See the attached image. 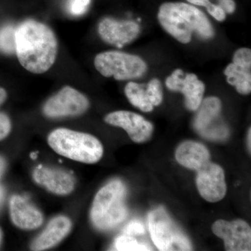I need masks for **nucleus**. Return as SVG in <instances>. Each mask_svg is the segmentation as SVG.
<instances>
[{"instance_id": "1", "label": "nucleus", "mask_w": 251, "mask_h": 251, "mask_svg": "<svg viewBox=\"0 0 251 251\" xmlns=\"http://www.w3.org/2000/svg\"><path fill=\"white\" fill-rule=\"evenodd\" d=\"M16 53L22 67L32 74H44L53 65L57 57V38L53 31L33 20L24 21L16 28Z\"/></svg>"}, {"instance_id": "2", "label": "nucleus", "mask_w": 251, "mask_h": 251, "mask_svg": "<svg viewBox=\"0 0 251 251\" xmlns=\"http://www.w3.org/2000/svg\"><path fill=\"white\" fill-rule=\"evenodd\" d=\"M158 20L163 29L181 44L191 42L193 34L204 40L214 36V28L206 15L186 3H163L158 9Z\"/></svg>"}, {"instance_id": "3", "label": "nucleus", "mask_w": 251, "mask_h": 251, "mask_svg": "<svg viewBox=\"0 0 251 251\" xmlns=\"http://www.w3.org/2000/svg\"><path fill=\"white\" fill-rule=\"evenodd\" d=\"M126 195V188L120 180H113L100 188L91 209V219L97 229L108 230L125 221L128 214Z\"/></svg>"}, {"instance_id": "4", "label": "nucleus", "mask_w": 251, "mask_h": 251, "mask_svg": "<svg viewBox=\"0 0 251 251\" xmlns=\"http://www.w3.org/2000/svg\"><path fill=\"white\" fill-rule=\"evenodd\" d=\"M48 141L54 151L74 161L93 164L103 156L102 144L87 133L58 128L49 135Z\"/></svg>"}, {"instance_id": "5", "label": "nucleus", "mask_w": 251, "mask_h": 251, "mask_svg": "<svg viewBox=\"0 0 251 251\" xmlns=\"http://www.w3.org/2000/svg\"><path fill=\"white\" fill-rule=\"evenodd\" d=\"M148 225L151 239L158 250H192L189 239L162 206L150 211Z\"/></svg>"}, {"instance_id": "6", "label": "nucleus", "mask_w": 251, "mask_h": 251, "mask_svg": "<svg viewBox=\"0 0 251 251\" xmlns=\"http://www.w3.org/2000/svg\"><path fill=\"white\" fill-rule=\"evenodd\" d=\"M94 67L103 76L113 77L117 80L139 78L148 70L146 63L140 57L120 51H107L97 54Z\"/></svg>"}, {"instance_id": "7", "label": "nucleus", "mask_w": 251, "mask_h": 251, "mask_svg": "<svg viewBox=\"0 0 251 251\" xmlns=\"http://www.w3.org/2000/svg\"><path fill=\"white\" fill-rule=\"evenodd\" d=\"M89 107L90 101L85 95L70 86H65L46 101L43 111L51 118L75 117L83 114Z\"/></svg>"}, {"instance_id": "8", "label": "nucleus", "mask_w": 251, "mask_h": 251, "mask_svg": "<svg viewBox=\"0 0 251 251\" xmlns=\"http://www.w3.org/2000/svg\"><path fill=\"white\" fill-rule=\"evenodd\" d=\"M221 101L217 97H211L202 100L195 117L193 126L203 138L212 140L226 139L228 130L224 125H213L218 122L221 112Z\"/></svg>"}, {"instance_id": "9", "label": "nucleus", "mask_w": 251, "mask_h": 251, "mask_svg": "<svg viewBox=\"0 0 251 251\" xmlns=\"http://www.w3.org/2000/svg\"><path fill=\"white\" fill-rule=\"evenodd\" d=\"M212 231L217 237L224 239L226 251L251 250V227L243 220H218L213 224Z\"/></svg>"}, {"instance_id": "10", "label": "nucleus", "mask_w": 251, "mask_h": 251, "mask_svg": "<svg viewBox=\"0 0 251 251\" xmlns=\"http://www.w3.org/2000/svg\"><path fill=\"white\" fill-rule=\"evenodd\" d=\"M166 87L173 92L184 94L185 105L191 111H196L202 103L205 86L196 74H188L184 76L181 69H176L166 80Z\"/></svg>"}, {"instance_id": "11", "label": "nucleus", "mask_w": 251, "mask_h": 251, "mask_svg": "<svg viewBox=\"0 0 251 251\" xmlns=\"http://www.w3.org/2000/svg\"><path fill=\"white\" fill-rule=\"evenodd\" d=\"M197 172L196 185L202 198L210 202L224 199L227 192L224 169L209 161Z\"/></svg>"}, {"instance_id": "12", "label": "nucleus", "mask_w": 251, "mask_h": 251, "mask_svg": "<svg viewBox=\"0 0 251 251\" xmlns=\"http://www.w3.org/2000/svg\"><path fill=\"white\" fill-rule=\"evenodd\" d=\"M98 33L104 42L120 49L138 38L140 27L135 21L105 18L99 23Z\"/></svg>"}, {"instance_id": "13", "label": "nucleus", "mask_w": 251, "mask_h": 251, "mask_svg": "<svg viewBox=\"0 0 251 251\" xmlns=\"http://www.w3.org/2000/svg\"><path fill=\"white\" fill-rule=\"evenodd\" d=\"M105 122L124 128L135 143H145L153 134L152 124L135 112L125 110L111 112L105 117Z\"/></svg>"}, {"instance_id": "14", "label": "nucleus", "mask_w": 251, "mask_h": 251, "mask_svg": "<svg viewBox=\"0 0 251 251\" xmlns=\"http://www.w3.org/2000/svg\"><path fill=\"white\" fill-rule=\"evenodd\" d=\"M33 178L38 184L55 194L67 195L74 191L75 180L67 172L39 166L34 170Z\"/></svg>"}, {"instance_id": "15", "label": "nucleus", "mask_w": 251, "mask_h": 251, "mask_svg": "<svg viewBox=\"0 0 251 251\" xmlns=\"http://www.w3.org/2000/svg\"><path fill=\"white\" fill-rule=\"evenodd\" d=\"M10 214L13 223L19 228H37L44 221L42 214L21 196H14L10 201Z\"/></svg>"}, {"instance_id": "16", "label": "nucleus", "mask_w": 251, "mask_h": 251, "mask_svg": "<svg viewBox=\"0 0 251 251\" xmlns=\"http://www.w3.org/2000/svg\"><path fill=\"white\" fill-rule=\"evenodd\" d=\"M175 158L185 168L198 171L210 161V153L202 144L188 140L180 144L175 151Z\"/></svg>"}, {"instance_id": "17", "label": "nucleus", "mask_w": 251, "mask_h": 251, "mask_svg": "<svg viewBox=\"0 0 251 251\" xmlns=\"http://www.w3.org/2000/svg\"><path fill=\"white\" fill-rule=\"evenodd\" d=\"M72 222L65 216H58L52 219L34 242L31 249L43 251L54 247L59 244L70 232Z\"/></svg>"}, {"instance_id": "18", "label": "nucleus", "mask_w": 251, "mask_h": 251, "mask_svg": "<svg viewBox=\"0 0 251 251\" xmlns=\"http://www.w3.org/2000/svg\"><path fill=\"white\" fill-rule=\"evenodd\" d=\"M251 69L229 64L225 69V75L229 85L234 86L238 93L247 95L251 92Z\"/></svg>"}, {"instance_id": "19", "label": "nucleus", "mask_w": 251, "mask_h": 251, "mask_svg": "<svg viewBox=\"0 0 251 251\" xmlns=\"http://www.w3.org/2000/svg\"><path fill=\"white\" fill-rule=\"evenodd\" d=\"M126 97L133 106L145 112H151L153 105L149 100L146 89L143 85L135 82H129L125 88Z\"/></svg>"}, {"instance_id": "20", "label": "nucleus", "mask_w": 251, "mask_h": 251, "mask_svg": "<svg viewBox=\"0 0 251 251\" xmlns=\"http://www.w3.org/2000/svg\"><path fill=\"white\" fill-rule=\"evenodd\" d=\"M16 28L6 25L0 29V51L3 53H16Z\"/></svg>"}, {"instance_id": "21", "label": "nucleus", "mask_w": 251, "mask_h": 251, "mask_svg": "<svg viewBox=\"0 0 251 251\" xmlns=\"http://www.w3.org/2000/svg\"><path fill=\"white\" fill-rule=\"evenodd\" d=\"M115 247L117 251H151V249L147 246L140 244L132 236H120L115 239Z\"/></svg>"}, {"instance_id": "22", "label": "nucleus", "mask_w": 251, "mask_h": 251, "mask_svg": "<svg viewBox=\"0 0 251 251\" xmlns=\"http://www.w3.org/2000/svg\"><path fill=\"white\" fill-rule=\"evenodd\" d=\"M147 94L149 100L153 106H158L163 101V94L161 82L158 79H152L147 86Z\"/></svg>"}, {"instance_id": "23", "label": "nucleus", "mask_w": 251, "mask_h": 251, "mask_svg": "<svg viewBox=\"0 0 251 251\" xmlns=\"http://www.w3.org/2000/svg\"><path fill=\"white\" fill-rule=\"evenodd\" d=\"M232 62L236 65L251 69V49L243 48L238 50L234 54Z\"/></svg>"}, {"instance_id": "24", "label": "nucleus", "mask_w": 251, "mask_h": 251, "mask_svg": "<svg viewBox=\"0 0 251 251\" xmlns=\"http://www.w3.org/2000/svg\"><path fill=\"white\" fill-rule=\"evenodd\" d=\"M91 0H70L69 9L71 14L80 16L85 14L90 6Z\"/></svg>"}, {"instance_id": "25", "label": "nucleus", "mask_w": 251, "mask_h": 251, "mask_svg": "<svg viewBox=\"0 0 251 251\" xmlns=\"http://www.w3.org/2000/svg\"><path fill=\"white\" fill-rule=\"evenodd\" d=\"M124 232L126 235L133 236L141 235L145 233V228L144 225L138 221H133L127 225L124 229Z\"/></svg>"}, {"instance_id": "26", "label": "nucleus", "mask_w": 251, "mask_h": 251, "mask_svg": "<svg viewBox=\"0 0 251 251\" xmlns=\"http://www.w3.org/2000/svg\"><path fill=\"white\" fill-rule=\"evenodd\" d=\"M11 128V121L7 115L0 112V140L4 139Z\"/></svg>"}, {"instance_id": "27", "label": "nucleus", "mask_w": 251, "mask_h": 251, "mask_svg": "<svg viewBox=\"0 0 251 251\" xmlns=\"http://www.w3.org/2000/svg\"><path fill=\"white\" fill-rule=\"evenodd\" d=\"M206 10L213 18H215L216 21L223 22L226 20V14L219 4L212 3L209 7L206 8Z\"/></svg>"}, {"instance_id": "28", "label": "nucleus", "mask_w": 251, "mask_h": 251, "mask_svg": "<svg viewBox=\"0 0 251 251\" xmlns=\"http://www.w3.org/2000/svg\"><path fill=\"white\" fill-rule=\"evenodd\" d=\"M219 5L226 14H232L236 9V4L234 0H219Z\"/></svg>"}, {"instance_id": "29", "label": "nucleus", "mask_w": 251, "mask_h": 251, "mask_svg": "<svg viewBox=\"0 0 251 251\" xmlns=\"http://www.w3.org/2000/svg\"><path fill=\"white\" fill-rule=\"evenodd\" d=\"M188 2L191 3V4L196 5V6H204V7L208 8L212 3L211 2L210 0H186Z\"/></svg>"}, {"instance_id": "30", "label": "nucleus", "mask_w": 251, "mask_h": 251, "mask_svg": "<svg viewBox=\"0 0 251 251\" xmlns=\"http://www.w3.org/2000/svg\"><path fill=\"white\" fill-rule=\"evenodd\" d=\"M6 97H7V94L6 90L0 87V105L6 100Z\"/></svg>"}, {"instance_id": "31", "label": "nucleus", "mask_w": 251, "mask_h": 251, "mask_svg": "<svg viewBox=\"0 0 251 251\" xmlns=\"http://www.w3.org/2000/svg\"><path fill=\"white\" fill-rule=\"evenodd\" d=\"M5 168H6V163H5L4 160L0 157V176L4 173Z\"/></svg>"}, {"instance_id": "32", "label": "nucleus", "mask_w": 251, "mask_h": 251, "mask_svg": "<svg viewBox=\"0 0 251 251\" xmlns=\"http://www.w3.org/2000/svg\"><path fill=\"white\" fill-rule=\"evenodd\" d=\"M247 145H248V150H249V152L251 153V128H249V131H248Z\"/></svg>"}, {"instance_id": "33", "label": "nucleus", "mask_w": 251, "mask_h": 251, "mask_svg": "<svg viewBox=\"0 0 251 251\" xmlns=\"http://www.w3.org/2000/svg\"><path fill=\"white\" fill-rule=\"evenodd\" d=\"M4 191L3 189V188L0 186V205H1V203L3 202V200H4Z\"/></svg>"}, {"instance_id": "34", "label": "nucleus", "mask_w": 251, "mask_h": 251, "mask_svg": "<svg viewBox=\"0 0 251 251\" xmlns=\"http://www.w3.org/2000/svg\"><path fill=\"white\" fill-rule=\"evenodd\" d=\"M1 229H0V243H1Z\"/></svg>"}]
</instances>
